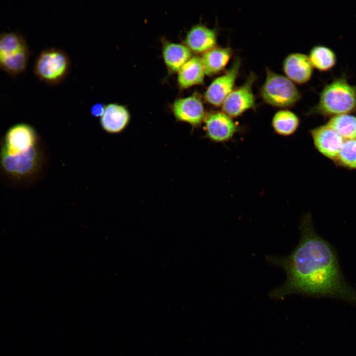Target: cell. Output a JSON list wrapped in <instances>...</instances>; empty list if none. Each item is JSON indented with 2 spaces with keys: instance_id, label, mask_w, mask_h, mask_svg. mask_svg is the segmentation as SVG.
Instances as JSON below:
<instances>
[{
  "instance_id": "1",
  "label": "cell",
  "mask_w": 356,
  "mask_h": 356,
  "mask_svg": "<svg viewBox=\"0 0 356 356\" xmlns=\"http://www.w3.org/2000/svg\"><path fill=\"white\" fill-rule=\"evenodd\" d=\"M299 244L288 256H268L267 260L283 268L286 282L272 290L270 296L280 298L293 293L332 296L356 302V291L346 282L335 251L315 232L311 216L300 223Z\"/></svg>"
},
{
  "instance_id": "2",
  "label": "cell",
  "mask_w": 356,
  "mask_h": 356,
  "mask_svg": "<svg viewBox=\"0 0 356 356\" xmlns=\"http://www.w3.org/2000/svg\"><path fill=\"white\" fill-rule=\"evenodd\" d=\"M40 138L31 125L18 123L10 127L0 144V169L8 178L22 181L38 174L43 163Z\"/></svg>"
},
{
  "instance_id": "3",
  "label": "cell",
  "mask_w": 356,
  "mask_h": 356,
  "mask_svg": "<svg viewBox=\"0 0 356 356\" xmlns=\"http://www.w3.org/2000/svg\"><path fill=\"white\" fill-rule=\"evenodd\" d=\"M356 111V85L351 84L345 73L326 84L316 104L310 112L324 117L351 114Z\"/></svg>"
},
{
  "instance_id": "4",
  "label": "cell",
  "mask_w": 356,
  "mask_h": 356,
  "mask_svg": "<svg viewBox=\"0 0 356 356\" xmlns=\"http://www.w3.org/2000/svg\"><path fill=\"white\" fill-rule=\"evenodd\" d=\"M71 65L70 58L65 51L57 47H49L43 50L37 57L34 73L44 84L57 85L67 77Z\"/></svg>"
},
{
  "instance_id": "5",
  "label": "cell",
  "mask_w": 356,
  "mask_h": 356,
  "mask_svg": "<svg viewBox=\"0 0 356 356\" xmlns=\"http://www.w3.org/2000/svg\"><path fill=\"white\" fill-rule=\"evenodd\" d=\"M265 102L279 108L294 105L301 94L295 84L287 77L266 68V78L260 90Z\"/></svg>"
},
{
  "instance_id": "6",
  "label": "cell",
  "mask_w": 356,
  "mask_h": 356,
  "mask_svg": "<svg viewBox=\"0 0 356 356\" xmlns=\"http://www.w3.org/2000/svg\"><path fill=\"white\" fill-rule=\"evenodd\" d=\"M29 56L28 44L21 35L0 34V69L12 75L20 74L26 68Z\"/></svg>"
},
{
  "instance_id": "7",
  "label": "cell",
  "mask_w": 356,
  "mask_h": 356,
  "mask_svg": "<svg viewBox=\"0 0 356 356\" xmlns=\"http://www.w3.org/2000/svg\"><path fill=\"white\" fill-rule=\"evenodd\" d=\"M254 72H250L245 82L234 89L222 104V112L231 118L236 117L255 107V97L252 87L257 80Z\"/></svg>"
},
{
  "instance_id": "8",
  "label": "cell",
  "mask_w": 356,
  "mask_h": 356,
  "mask_svg": "<svg viewBox=\"0 0 356 356\" xmlns=\"http://www.w3.org/2000/svg\"><path fill=\"white\" fill-rule=\"evenodd\" d=\"M241 64V59L236 57L226 72L212 82L205 93V99L208 103L215 106L222 105L225 98L233 90Z\"/></svg>"
},
{
  "instance_id": "9",
  "label": "cell",
  "mask_w": 356,
  "mask_h": 356,
  "mask_svg": "<svg viewBox=\"0 0 356 356\" xmlns=\"http://www.w3.org/2000/svg\"><path fill=\"white\" fill-rule=\"evenodd\" d=\"M311 134L316 149L324 156L334 162L344 139L327 124L312 129Z\"/></svg>"
},
{
  "instance_id": "10",
  "label": "cell",
  "mask_w": 356,
  "mask_h": 356,
  "mask_svg": "<svg viewBox=\"0 0 356 356\" xmlns=\"http://www.w3.org/2000/svg\"><path fill=\"white\" fill-rule=\"evenodd\" d=\"M172 110L176 118L193 126L199 125L205 119L203 104L200 98L192 95L176 100Z\"/></svg>"
},
{
  "instance_id": "11",
  "label": "cell",
  "mask_w": 356,
  "mask_h": 356,
  "mask_svg": "<svg viewBox=\"0 0 356 356\" xmlns=\"http://www.w3.org/2000/svg\"><path fill=\"white\" fill-rule=\"evenodd\" d=\"M205 123L207 136L216 142H224L229 140L237 130L231 118L223 112L210 114L205 118Z\"/></svg>"
},
{
  "instance_id": "12",
  "label": "cell",
  "mask_w": 356,
  "mask_h": 356,
  "mask_svg": "<svg viewBox=\"0 0 356 356\" xmlns=\"http://www.w3.org/2000/svg\"><path fill=\"white\" fill-rule=\"evenodd\" d=\"M130 119V113L127 108L122 104L113 102L105 105L99 123L102 129L106 133L117 134L125 129Z\"/></svg>"
},
{
  "instance_id": "13",
  "label": "cell",
  "mask_w": 356,
  "mask_h": 356,
  "mask_svg": "<svg viewBox=\"0 0 356 356\" xmlns=\"http://www.w3.org/2000/svg\"><path fill=\"white\" fill-rule=\"evenodd\" d=\"M283 70L286 77L294 83L303 84L311 78L313 67L308 56L301 53H292L284 59Z\"/></svg>"
},
{
  "instance_id": "14",
  "label": "cell",
  "mask_w": 356,
  "mask_h": 356,
  "mask_svg": "<svg viewBox=\"0 0 356 356\" xmlns=\"http://www.w3.org/2000/svg\"><path fill=\"white\" fill-rule=\"evenodd\" d=\"M187 47L197 53L205 52L214 48L217 43L215 31L205 26L197 25L192 27L187 34Z\"/></svg>"
},
{
  "instance_id": "15",
  "label": "cell",
  "mask_w": 356,
  "mask_h": 356,
  "mask_svg": "<svg viewBox=\"0 0 356 356\" xmlns=\"http://www.w3.org/2000/svg\"><path fill=\"white\" fill-rule=\"evenodd\" d=\"M205 71L201 58L191 57L178 71V83L182 88H187L202 83Z\"/></svg>"
},
{
  "instance_id": "16",
  "label": "cell",
  "mask_w": 356,
  "mask_h": 356,
  "mask_svg": "<svg viewBox=\"0 0 356 356\" xmlns=\"http://www.w3.org/2000/svg\"><path fill=\"white\" fill-rule=\"evenodd\" d=\"M232 54L229 47H214L204 52L201 58L205 74L211 76L223 70Z\"/></svg>"
},
{
  "instance_id": "17",
  "label": "cell",
  "mask_w": 356,
  "mask_h": 356,
  "mask_svg": "<svg viewBox=\"0 0 356 356\" xmlns=\"http://www.w3.org/2000/svg\"><path fill=\"white\" fill-rule=\"evenodd\" d=\"M163 56L167 66L172 71L178 72L191 57L188 47L181 44L167 43L163 49Z\"/></svg>"
},
{
  "instance_id": "18",
  "label": "cell",
  "mask_w": 356,
  "mask_h": 356,
  "mask_svg": "<svg viewBox=\"0 0 356 356\" xmlns=\"http://www.w3.org/2000/svg\"><path fill=\"white\" fill-rule=\"evenodd\" d=\"M308 57L313 68L321 72L331 70L337 63V55L334 51L323 45L313 46Z\"/></svg>"
},
{
  "instance_id": "19",
  "label": "cell",
  "mask_w": 356,
  "mask_h": 356,
  "mask_svg": "<svg viewBox=\"0 0 356 356\" xmlns=\"http://www.w3.org/2000/svg\"><path fill=\"white\" fill-rule=\"evenodd\" d=\"M344 140L356 139V116L342 114L331 117L326 124Z\"/></svg>"
},
{
  "instance_id": "20",
  "label": "cell",
  "mask_w": 356,
  "mask_h": 356,
  "mask_svg": "<svg viewBox=\"0 0 356 356\" xmlns=\"http://www.w3.org/2000/svg\"><path fill=\"white\" fill-rule=\"evenodd\" d=\"M299 119L288 110L277 112L273 117L272 125L275 132L282 135H289L295 132L299 127Z\"/></svg>"
},
{
  "instance_id": "21",
  "label": "cell",
  "mask_w": 356,
  "mask_h": 356,
  "mask_svg": "<svg viewBox=\"0 0 356 356\" xmlns=\"http://www.w3.org/2000/svg\"><path fill=\"white\" fill-rule=\"evenodd\" d=\"M334 162L340 166L356 169V139L344 140Z\"/></svg>"
},
{
  "instance_id": "22",
  "label": "cell",
  "mask_w": 356,
  "mask_h": 356,
  "mask_svg": "<svg viewBox=\"0 0 356 356\" xmlns=\"http://www.w3.org/2000/svg\"><path fill=\"white\" fill-rule=\"evenodd\" d=\"M105 105L101 102L94 103L90 108V115L94 118H100L104 112Z\"/></svg>"
}]
</instances>
